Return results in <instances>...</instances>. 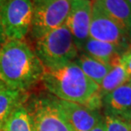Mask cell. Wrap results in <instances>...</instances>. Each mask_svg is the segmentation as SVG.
Wrapping results in <instances>:
<instances>
[{
	"label": "cell",
	"instance_id": "obj_1",
	"mask_svg": "<svg viewBox=\"0 0 131 131\" xmlns=\"http://www.w3.org/2000/svg\"><path fill=\"white\" fill-rule=\"evenodd\" d=\"M45 68L24 40H6L0 47V81L26 91L41 79Z\"/></svg>",
	"mask_w": 131,
	"mask_h": 131
},
{
	"label": "cell",
	"instance_id": "obj_2",
	"mask_svg": "<svg viewBox=\"0 0 131 131\" xmlns=\"http://www.w3.org/2000/svg\"><path fill=\"white\" fill-rule=\"evenodd\" d=\"M41 82L58 99L79 103L92 109L102 107L99 85L87 77L74 62L55 69H45Z\"/></svg>",
	"mask_w": 131,
	"mask_h": 131
},
{
	"label": "cell",
	"instance_id": "obj_3",
	"mask_svg": "<svg viewBox=\"0 0 131 131\" xmlns=\"http://www.w3.org/2000/svg\"><path fill=\"white\" fill-rule=\"evenodd\" d=\"M34 52L45 69L65 66L79 55V49L65 25L37 39Z\"/></svg>",
	"mask_w": 131,
	"mask_h": 131
},
{
	"label": "cell",
	"instance_id": "obj_4",
	"mask_svg": "<svg viewBox=\"0 0 131 131\" xmlns=\"http://www.w3.org/2000/svg\"><path fill=\"white\" fill-rule=\"evenodd\" d=\"M33 15L30 34L38 39L64 25L71 0H31Z\"/></svg>",
	"mask_w": 131,
	"mask_h": 131
},
{
	"label": "cell",
	"instance_id": "obj_5",
	"mask_svg": "<svg viewBox=\"0 0 131 131\" xmlns=\"http://www.w3.org/2000/svg\"><path fill=\"white\" fill-rule=\"evenodd\" d=\"M32 15L31 0H4L0 4V22L7 40H24L30 33Z\"/></svg>",
	"mask_w": 131,
	"mask_h": 131
},
{
	"label": "cell",
	"instance_id": "obj_6",
	"mask_svg": "<svg viewBox=\"0 0 131 131\" xmlns=\"http://www.w3.org/2000/svg\"><path fill=\"white\" fill-rule=\"evenodd\" d=\"M89 37L114 44L125 51L131 48V40L127 31L103 10L97 0L92 3Z\"/></svg>",
	"mask_w": 131,
	"mask_h": 131
},
{
	"label": "cell",
	"instance_id": "obj_7",
	"mask_svg": "<svg viewBox=\"0 0 131 131\" xmlns=\"http://www.w3.org/2000/svg\"><path fill=\"white\" fill-rule=\"evenodd\" d=\"M27 109L33 131H73L57 107L54 98H37Z\"/></svg>",
	"mask_w": 131,
	"mask_h": 131
},
{
	"label": "cell",
	"instance_id": "obj_8",
	"mask_svg": "<svg viewBox=\"0 0 131 131\" xmlns=\"http://www.w3.org/2000/svg\"><path fill=\"white\" fill-rule=\"evenodd\" d=\"M92 3L89 0H71L70 9L64 23L79 51L83 49L89 38Z\"/></svg>",
	"mask_w": 131,
	"mask_h": 131
},
{
	"label": "cell",
	"instance_id": "obj_9",
	"mask_svg": "<svg viewBox=\"0 0 131 131\" xmlns=\"http://www.w3.org/2000/svg\"><path fill=\"white\" fill-rule=\"evenodd\" d=\"M55 104L73 131H90L102 118L99 110L54 98Z\"/></svg>",
	"mask_w": 131,
	"mask_h": 131
},
{
	"label": "cell",
	"instance_id": "obj_10",
	"mask_svg": "<svg viewBox=\"0 0 131 131\" xmlns=\"http://www.w3.org/2000/svg\"><path fill=\"white\" fill-rule=\"evenodd\" d=\"M104 115L131 121V80L102 97Z\"/></svg>",
	"mask_w": 131,
	"mask_h": 131
},
{
	"label": "cell",
	"instance_id": "obj_11",
	"mask_svg": "<svg viewBox=\"0 0 131 131\" xmlns=\"http://www.w3.org/2000/svg\"><path fill=\"white\" fill-rule=\"evenodd\" d=\"M82 50L91 58L111 66L118 63L122 54L126 52L114 44L94 40L90 37L86 40Z\"/></svg>",
	"mask_w": 131,
	"mask_h": 131
},
{
	"label": "cell",
	"instance_id": "obj_12",
	"mask_svg": "<svg viewBox=\"0 0 131 131\" xmlns=\"http://www.w3.org/2000/svg\"><path fill=\"white\" fill-rule=\"evenodd\" d=\"M103 10L127 31L131 40V9L126 0H97Z\"/></svg>",
	"mask_w": 131,
	"mask_h": 131
},
{
	"label": "cell",
	"instance_id": "obj_13",
	"mask_svg": "<svg viewBox=\"0 0 131 131\" xmlns=\"http://www.w3.org/2000/svg\"><path fill=\"white\" fill-rule=\"evenodd\" d=\"M74 63L81 69L86 76L99 85L104 77L113 68V66L106 64L85 53L78 55V57L75 58Z\"/></svg>",
	"mask_w": 131,
	"mask_h": 131
},
{
	"label": "cell",
	"instance_id": "obj_14",
	"mask_svg": "<svg viewBox=\"0 0 131 131\" xmlns=\"http://www.w3.org/2000/svg\"><path fill=\"white\" fill-rule=\"evenodd\" d=\"M25 97L22 91L8 87L0 90V131L13 111L22 104Z\"/></svg>",
	"mask_w": 131,
	"mask_h": 131
},
{
	"label": "cell",
	"instance_id": "obj_15",
	"mask_svg": "<svg viewBox=\"0 0 131 131\" xmlns=\"http://www.w3.org/2000/svg\"><path fill=\"white\" fill-rule=\"evenodd\" d=\"M131 80V78L126 73L124 67L119 61L118 63L113 65L111 70L104 77V79L100 84L99 94L101 97L106 94L111 92L116 88L125 84Z\"/></svg>",
	"mask_w": 131,
	"mask_h": 131
},
{
	"label": "cell",
	"instance_id": "obj_16",
	"mask_svg": "<svg viewBox=\"0 0 131 131\" xmlns=\"http://www.w3.org/2000/svg\"><path fill=\"white\" fill-rule=\"evenodd\" d=\"M1 131H33L31 118L27 107L22 104L16 107Z\"/></svg>",
	"mask_w": 131,
	"mask_h": 131
},
{
	"label": "cell",
	"instance_id": "obj_17",
	"mask_svg": "<svg viewBox=\"0 0 131 131\" xmlns=\"http://www.w3.org/2000/svg\"><path fill=\"white\" fill-rule=\"evenodd\" d=\"M106 131H131V121L104 115Z\"/></svg>",
	"mask_w": 131,
	"mask_h": 131
},
{
	"label": "cell",
	"instance_id": "obj_18",
	"mask_svg": "<svg viewBox=\"0 0 131 131\" xmlns=\"http://www.w3.org/2000/svg\"><path fill=\"white\" fill-rule=\"evenodd\" d=\"M120 63L124 68L126 73L131 78V48L122 54L120 58Z\"/></svg>",
	"mask_w": 131,
	"mask_h": 131
},
{
	"label": "cell",
	"instance_id": "obj_19",
	"mask_svg": "<svg viewBox=\"0 0 131 131\" xmlns=\"http://www.w3.org/2000/svg\"><path fill=\"white\" fill-rule=\"evenodd\" d=\"M90 131H106V124H105L104 117H102V118L97 123L96 126L93 129H91Z\"/></svg>",
	"mask_w": 131,
	"mask_h": 131
},
{
	"label": "cell",
	"instance_id": "obj_20",
	"mask_svg": "<svg viewBox=\"0 0 131 131\" xmlns=\"http://www.w3.org/2000/svg\"><path fill=\"white\" fill-rule=\"evenodd\" d=\"M7 39L4 36V30H3V27H2V25H1V22H0V47H1L3 44L5 42Z\"/></svg>",
	"mask_w": 131,
	"mask_h": 131
},
{
	"label": "cell",
	"instance_id": "obj_21",
	"mask_svg": "<svg viewBox=\"0 0 131 131\" xmlns=\"http://www.w3.org/2000/svg\"><path fill=\"white\" fill-rule=\"evenodd\" d=\"M5 88H7V86L5 85L2 81H0V90H3V89H5Z\"/></svg>",
	"mask_w": 131,
	"mask_h": 131
},
{
	"label": "cell",
	"instance_id": "obj_22",
	"mask_svg": "<svg viewBox=\"0 0 131 131\" xmlns=\"http://www.w3.org/2000/svg\"><path fill=\"white\" fill-rule=\"evenodd\" d=\"M126 2H127L128 5H129V6L130 9H131V0H126Z\"/></svg>",
	"mask_w": 131,
	"mask_h": 131
},
{
	"label": "cell",
	"instance_id": "obj_23",
	"mask_svg": "<svg viewBox=\"0 0 131 131\" xmlns=\"http://www.w3.org/2000/svg\"><path fill=\"white\" fill-rule=\"evenodd\" d=\"M4 0H0V4H2V3L4 2Z\"/></svg>",
	"mask_w": 131,
	"mask_h": 131
},
{
	"label": "cell",
	"instance_id": "obj_24",
	"mask_svg": "<svg viewBox=\"0 0 131 131\" xmlns=\"http://www.w3.org/2000/svg\"><path fill=\"white\" fill-rule=\"evenodd\" d=\"M89 1H92L93 2V1H95V0H89Z\"/></svg>",
	"mask_w": 131,
	"mask_h": 131
}]
</instances>
